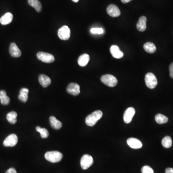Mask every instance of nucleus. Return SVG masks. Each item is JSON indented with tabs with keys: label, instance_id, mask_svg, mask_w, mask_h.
I'll return each mask as SVG.
<instances>
[{
	"label": "nucleus",
	"instance_id": "1",
	"mask_svg": "<svg viewBox=\"0 0 173 173\" xmlns=\"http://www.w3.org/2000/svg\"><path fill=\"white\" fill-rule=\"evenodd\" d=\"M102 112L101 111H96L86 117L85 122L86 125L90 127H93L102 117Z\"/></svg>",
	"mask_w": 173,
	"mask_h": 173
},
{
	"label": "nucleus",
	"instance_id": "2",
	"mask_svg": "<svg viewBox=\"0 0 173 173\" xmlns=\"http://www.w3.org/2000/svg\"><path fill=\"white\" fill-rule=\"evenodd\" d=\"M45 159L52 163H58L63 158V155L62 153L58 151L48 152L45 154Z\"/></svg>",
	"mask_w": 173,
	"mask_h": 173
},
{
	"label": "nucleus",
	"instance_id": "3",
	"mask_svg": "<svg viewBox=\"0 0 173 173\" xmlns=\"http://www.w3.org/2000/svg\"><path fill=\"white\" fill-rule=\"evenodd\" d=\"M101 81L104 84L110 87H114L116 86L118 81L116 78L111 75H105L101 77Z\"/></svg>",
	"mask_w": 173,
	"mask_h": 173
},
{
	"label": "nucleus",
	"instance_id": "4",
	"mask_svg": "<svg viewBox=\"0 0 173 173\" xmlns=\"http://www.w3.org/2000/svg\"><path fill=\"white\" fill-rule=\"evenodd\" d=\"M145 83L149 88L153 89L157 85V79L153 73H148L145 75Z\"/></svg>",
	"mask_w": 173,
	"mask_h": 173
},
{
	"label": "nucleus",
	"instance_id": "5",
	"mask_svg": "<svg viewBox=\"0 0 173 173\" xmlns=\"http://www.w3.org/2000/svg\"><path fill=\"white\" fill-rule=\"evenodd\" d=\"M94 163L92 156L89 154H85L80 160V165L82 169L86 170L90 167Z\"/></svg>",
	"mask_w": 173,
	"mask_h": 173
},
{
	"label": "nucleus",
	"instance_id": "6",
	"mask_svg": "<svg viewBox=\"0 0 173 173\" xmlns=\"http://www.w3.org/2000/svg\"><path fill=\"white\" fill-rule=\"evenodd\" d=\"M70 29L67 26H64L59 29L58 36L60 39L63 41H67L70 37Z\"/></svg>",
	"mask_w": 173,
	"mask_h": 173
},
{
	"label": "nucleus",
	"instance_id": "7",
	"mask_svg": "<svg viewBox=\"0 0 173 173\" xmlns=\"http://www.w3.org/2000/svg\"><path fill=\"white\" fill-rule=\"evenodd\" d=\"M38 59L45 63H51L54 61V56L49 53L39 52L37 54Z\"/></svg>",
	"mask_w": 173,
	"mask_h": 173
},
{
	"label": "nucleus",
	"instance_id": "8",
	"mask_svg": "<svg viewBox=\"0 0 173 173\" xmlns=\"http://www.w3.org/2000/svg\"><path fill=\"white\" fill-rule=\"evenodd\" d=\"M18 142V137L15 134H10L6 138L3 144L5 147H14Z\"/></svg>",
	"mask_w": 173,
	"mask_h": 173
},
{
	"label": "nucleus",
	"instance_id": "9",
	"mask_svg": "<svg viewBox=\"0 0 173 173\" xmlns=\"http://www.w3.org/2000/svg\"><path fill=\"white\" fill-rule=\"evenodd\" d=\"M66 91L68 94L73 96H77L79 94L80 86L78 84L71 83L68 85Z\"/></svg>",
	"mask_w": 173,
	"mask_h": 173
},
{
	"label": "nucleus",
	"instance_id": "10",
	"mask_svg": "<svg viewBox=\"0 0 173 173\" xmlns=\"http://www.w3.org/2000/svg\"><path fill=\"white\" fill-rule=\"evenodd\" d=\"M135 114V110L133 107H129L127 108L124 114V120L126 123L128 124L132 121L133 117Z\"/></svg>",
	"mask_w": 173,
	"mask_h": 173
},
{
	"label": "nucleus",
	"instance_id": "11",
	"mask_svg": "<svg viewBox=\"0 0 173 173\" xmlns=\"http://www.w3.org/2000/svg\"><path fill=\"white\" fill-rule=\"evenodd\" d=\"M107 13L109 16L112 17H118L120 16V11L117 6L110 5L107 8Z\"/></svg>",
	"mask_w": 173,
	"mask_h": 173
},
{
	"label": "nucleus",
	"instance_id": "12",
	"mask_svg": "<svg viewBox=\"0 0 173 173\" xmlns=\"http://www.w3.org/2000/svg\"><path fill=\"white\" fill-rule=\"evenodd\" d=\"M127 143L128 146L134 149H138L142 147V143L141 141L136 138H131L127 140Z\"/></svg>",
	"mask_w": 173,
	"mask_h": 173
},
{
	"label": "nucleus",
	"instance_id": "13",
	"mask_svg": "<svg viewBox=\"0 0 173 173\" xmlns=\"http://www.w3.org/2000/svg\"><path fill=\"white\" fill-rule=\"evenodd\" d=\"M10 54L13 57H19L21 55V52L15 43H12L9 48Z\"/></svg>",
	"mask_w": 173,
	"mask_h": 173
},
{
	"label": "nucleus",
	"instance_id": "14",
	"mask_svg": "<svg viewBox=\"0 0 173 173\" xmlns=\"http://www.w3.org/2000/svg\"><path fill=\"white\" fill-rule=\"evenodd\" d=\"M110 50L112 55L115 58H122L124 56V53L120 50L119 47L116 45L112 46Z\"/></svg>",
	"mask_w": 173,
	"mask_h": 173
},
{
	"label": "nucleus",
	"instance_id": "15",
	"mask_svg": "<svg viewBox=\"0 0 173 173\" xmlns=\"http://www.w3.org/2000/svg\"><path fill=\"white\" fill-rule=\"evenodd\" d=\"M39 80L40 84L43 88L47 87L51 84V79L45 75L42 74L39 75Z\"/></svg>",
	"mask_w": 173,
	"mask_h": 173
},
{
	"label": "nucleus",
	"instance_id": "16",
	"mask_svg": "<svg viewBox=\"0 0 173 173\" xmlns=\"http://www.w3.org/2000/svg\"><path fill=\"white\" fill-rule=\"evenodd\" d=\"M146 22H147V18L145 16H142L139 18L137 24V28L139 31L143 32L146 29Z\"/></svg>",
	"mask_w": 173,
	"mask_h": 173
},
{
	"label": "nucleus",
	"instance_id": "17",
	"mask_svg": "<svg viewBox=\"0 0 173 173\" xmlns=\"http://www.w3.org/2000/svg\"><path fill=\"white\" fill-rule=\"evenodd\" d=\"M13 16L11 13H7L0 18V23L2 25L10 24L12 21Z\"/></svg>",
	"mask_w": 173,
	"mask_h": 173
},
{
	"label": "nucleus",
	"instance_id": "18",
	"mask_svg": "<svg viewBox=\"0 0 173 173\" xmlns=\"http://www.w3.org/2000/svg\"><path fill=\"white\" fill-rule=\"evenodd\" d=\"M29 90L27 88H22L20 90L19 95H18V99L19 100L22 102H27L28 99V94Z\"/></svg>",
	"mask_w": 173,
	"mask_h": 173
},
{
	"label": "nucleus",
	"instance_id": "19",
	"mask_svg": "<svg viewBox=\"0 0 173 173\" xmlns=\"http://www.w3.org/2000/svg\"><path fill=\"white\" fill-rule=\"evenodd\" d=\"M90 59V57L89 54L84 53L79 57L78 61V64L80 66L84 67L88 64Z\"/></svg>",
	"mask_w": 173,
	"mask_h": 173
},
{
	"label": "nucleus",
	"instance_id": "20",
	"mask_svg": "<svg viewBox=\"0 0 173 173\" xmlns=\"http://www.w3.org/2000/svg\"><path fill=\"white\" fill-rule=\"evenodd\" d=\"M0 101L2 105H7L10 103V99L6 94V92L5 90L0 91Z\"/></svg>",
	"mask_w": 173,
	"mask_h": 173
},
{
	"label": "nucleus",
	"instance_id": "21",
	"mask_svg": "<svg viewBox=\"0 0 173 173\" xmlns=\"http://www.w3.org/2000/svg\"><path fill=\"white\" fill-rule=\"evenodd\" d=\"M50 122L51 127L53 129H59L62 127V123L56 119L54 116H52L50 117Z\"/></svg>",
	"mask_w": 173,
	"mask_h": 173
},
{
	"label": "nucleus",
	"instance_id": "22",
	"mask_svg": "<svg viewBox=\"0 0 173 173\" xmlns=\"http://www.w3.org/2000/svg\"><path fill=\"white\" fill-rule=\"evenodd\" d=\"M28 4L35 8L36 11L41 12L42 10V5L39 0H28Z\"/></svg>",
	"mask_w": 173,
	"mask_h": 173
},
{
	"label": "nucleus",
	"instance_id": "23",
	"mask_svg": "<svg viewBox=\"0 0 173 173\" xmlns=\"http://www.w3.org/2000/svg\"><path fill=\"white\" fill-rule=\"evenodd\" d=\"M143 48L147 53H153L156 51V46L154 45V43L151 42L145 43L143 46Z\"/></svg>",
	"mask_w": 173,
	"mask_h": 173
},
{
	"label": "nucleus",
	"instance_id": "24",
	"mask_svg": "<svg viewBox=\"0 0 173 173\" xmlns=\"http://www.w3.org/2000/svg\"><path fill=\"white\" fill-rule=\"evenodd\" d=\"M17 114L16 112L12 111L9 112L6 116L7 121L10 124H15L17 122Z\"/></svg>",
	"mask_w": 173,
	"mask_h": 173
},
{
	"label": "nucleus",
	"instance_id": "25",
	"mask_svg": "<svg viewBox=\"0 0 173 173\" xmlns=\"http://www.w3.org/2000/svg\"><path fill=\"white\" fill-rule=\"evenodd\" d=\"M155 121L159 124H165L167 122L168 118L166 116L162 114H159L155 116Z\"/></svg>",
	"mask_w": 173,
	"mask_h": 173
},
{
	"label": "nucleus",
	"instance_id": "26",
	"mask_svg": "<svg viewBox=\"0 0 173 173\" xmlns=\"http://www.w3.org/2000/svg\"><path fill=\"white\" fill-rule=\"evenodd\" d=\"M162 144L164 147L169 148L172 146V138L169 136H166L162 140Z\"/></svg>",
	"mask_w": 173,
	"mask_h": 173
},
{
	"label": "nucleus",
	"instance_id": "27",
	"mask_svg": "<svg viewBox=\"0 0 173 173\" xmlns=\"http://www.w3.org/2000/svg\"><path fill=\"white\" fill-rule=\"evenodd\" d=\"M36 130L41 134V137L42 138H47L49 136L48 131L46 128H42L39 126H38L36 127Z\"/></svg>",
	"mask_w": 173,
	"mask_h": 173
},
{
	"label": "nucleus",
	"instance_id": "28",
	"mask_svg": "<svg viewBox=\"0 0 173 173\" xmlns=\"http://www.w3.org/2000/svg\"><path fill=\"white\" fill-rule=\"evenodd\" d=\"M90 32L91 33L94 34H101L104 33V30L103 28H92L90 29Z\"/></svg>",
	"mask_w": 173,
	"mask_h": 173
},
{
	"label": "nucleus",
	"instance_id": "29",
	"mask_svg": "<svg viewBox=\"0 0 173 173\" xmlns=\"http://www.w3.org/2000/svg\"><path fill=\"white\" fill-rule=\"evenodd\" d=\"M142 173H154V171L150 166L145 165L142 168Z\"/></svg>",
	"mask_w": 173,
	"mask_h": 173
},
{
	"label": "nucleus",
	"instance_id": "30",
	"mask_svg": "<svg viewBox=\"0 0 173 173\" xmlns=\"http://www.w3.org/2000/svg\"><path fill=\"white\" fill-rule=\"evenodd\" d=\"M170 76L173 79V63L170 64L169 66Z\"/></svg>",
	"mask_w": 173,
	"mask_h": 173
},
{
	"label": "nucleus",
	"instance_id": "31",
	"mask_svg": "<svg viewBox=\"0 0 173 173\" xmlns=\"http://www.w3.org/2000/svg\"><path fill=\"white\" fill-rule=\"evenodd\" d=\"M6 173H17V172L14 168H10L7 170Z\"/></svg>",
	"mask_w": 173,
	"mask_h": 173
},
{
	"label": "nucleus",
	"instance_id": "32",
	"mask_svg": "<svg viewBox=\"0 0 173 173\" xmlns=\"http://www.w3.org/2000/svg\"><path fill=\"white\" fill-rule=\"evenodd\" d=\"M165 173H173V168H167L165 170Z\"/></svg>",
	"mask_w": 173,
	"mask_h": 173
},
{
	"label": "nucleus",
	"instance_id": "33",
	"mask_svg": "<svg viewBox=\"0 0 173 173\" xmlns=\"http://www.w3.org/2000/svg\"><path fill=\"white\" fill-rule=\"evenodd\" d=\"M131 1L132 0H121V2L123 4H127V3H128Z\"/></svg>",
	"mask_w": 173,
	"mask_h": 173
},
{
	"label": "nucleus",
	"instance_id": "34",
	"mask_svg": "<svg viewBox=\"0 0 173 173\" xmlns=\"http://www.w3.org/2000/svg\"><path fill=\"white\" fill-rule=\"evenodd\" d=\"M72 1L75 2H78L79 0H72Z\"/></svg>",
	"mask_w": 173,
	"mask_h": 173
}]
</instances>
